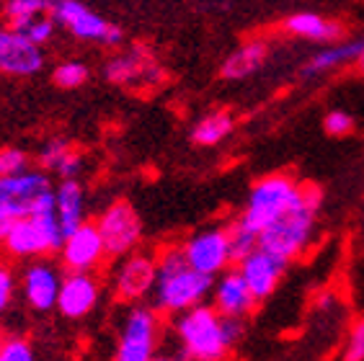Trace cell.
<instances>
[{"mask_svg": "<svg viewBox=\"0 0 364 361\" xmlns=\"http://www.w3.org/2000/svg\"><path fill=\"white\" fill-rule=\"evenodd\" d=\"M49 6L52 3H44V0H11V3L3 6V16L8 18L11 26H16V23L28 21L34 16L49 14Z\"/></svg>", "mask_w": 364, "mask_h": 361, "instance_id": "obj_28", "label": "cell"}, {"mask_svg": "<svg viewBox=\"0 0 364 361\" xmlns=\"http://www.w3.org/2000/svg\"><path fill=\"white\" fill-rule=\"evenodd\" d=\"M284 31L313 42H333L341 36V26L318 14H292L284 18Z\"/></svg>", "mask_w": 364, "mask_h": 361, "instance_id": "obj_22", "label": "cell"}, {"mask_svg": "<svg viewBox=\"0 0 364 361\" xmlns=\"http://www.w3.org/2000/svg\"><path fill=\"white\" fill-rule=\"evenodd\" d=\"M55 215L65 237L85 225V191L77 178L60 180L55 186Z\"/></svg>", "mask_w": 364, "mask_h": 361, "instance_id": "obj_17", "label": "cell"}, {"mask_svg": "<svg viewBox=\"0 0 364 361\" xmlns=\"http://www.w3.org/2000/svg\"><path fill=\"white\" fill-rule=\"evenodd\" d=\"M176 343L191 361H223L243 338V320L223 318L212 305L176 315Z\"/></svg>", "mask_w": 364, "mask_h": 361, "instance_id": "obj_1", "label": "cell"}, {"mask_svg": "<svg viewBox=\"0 0 364 361\" xmlns=\"http://www.w3.org/2000/svg\"><path fill=\"white\" fill-rule=\"evenodd\" d=\"M49 16H52V21L57 26H65L75 39H83V42H98L104 47H119L124 42L122 26L112 23L109 18H104V16L91 11L83 3H75V0H57V3H52Z\"/></svg>", "mask_w": 364, "mask_h": 361, "instance_id": "obj_6", "label": "cell"}, {"mask_svg": "<svg viewBox=\"0 0 364 361\" xmlns=\"http://www.w3.org/2000/svg\"><path fill=\"white\" fill-rule=\"evenodd\" d=\"M232 126H235V119H232L230 112H212L194 124L191 139H194L196 145L212 147L218 145V142H223L232 132Z\"/></svg>", "mask_w": 364, "mask_h": 361, "instance_id": "obj_23", "label": "cell"}, {"mask_svg": "<svg viewBox=\"0 0 364 361\" xmlns=\"http://www.w3.org/2000/svg\"><path fill=\"white\" fill-rule=\"evenodd\" d=\"M153 361H189V359L183 356L181 348H176V351H158Z\"/></svg>", "mask_w": 364, "mask_h": 361, "instance_id": "obj_34", "label": "cell"}, {"mask_svg": "<svg viewBox=\"0 0 364 361\" xmlns=\"http://www.w3.org/2000/svg\"><path fill=\"white\" fill-rule=\"evenodd\" d=\"M284 269H287V266L282 264V261H277L274 256H269V253H264L261 248L253 250L251 256L238 264L240 276H243L245 286L251 289L256 302L272 297L277 284H279L282 274H284Z\"/></svg>", "mask_w": 364, "mask_h": 361, "instance_id": "obj_16", "label": "cell"}, {"mask_svg": "<svg viewBox=\"0 0 364 361\" xmlns=\"http://www.w3.org/2000/svg\"><path fill=\"white\" fill-rule=\"evenodd\" d=\"M359 65H362V70H364V55H362V57H359Z\"/></svg>", "mask_w": 364, "mask_h": 361, "instance_id": "obj_36", "label": "cell"}, {"mask_svg": "<svg viewBox=\"0 0 364 361\" xmlns=\"http://www.w3.org/2000/svg\"><path fill=\"white\" fill-rule=\"evenodd\" d=\"M323 129H326L331 137H346V134H351V129H354V117L341 112V109L328 112L326 119H323Z\"/></svg>", "mask_w": 364, "mask_h": 361, "instance_id": "obj_31", "label": "cell"}, {"mask_svg": "<svg viewBox=\"0 0 364 361\" xmlns=\"http://www.w3.org/2000/svg\"><path fill=\"white\" fill-rule=\"evenodd\" d=\"M98 235L104 243L106 256H132L137 243L142 237V222L140 215L134 212V207L129 202H114L98 215L96 220Z\"/></svg>", "mask_w": 364, "mask_h": 361, "instance_id": "obj_8", "label": "cell"}, {"mask_svg": "<svg viewBox=\"0 0 364 361\" xmlns=\"http://www.w3.org/2000/svg\"><path fill=\"white\" fill-rule=\"evenodd\" d=\"M60 286H63V274L47 258L31 261L21 274V294L26 299V305L36 313L57 310Z\"/></svg>", "mask_w": 364, "mask_h": 361, "instance_id": "obj_11", "label": "cell"}, {"mask_svg": "<svg viewBox=\"0 0 364 361\" xmlns=\"http://www.w3.org/2000/svg\"><path fill=\"white\" fill-rule=\"evenodd\" d=\"M0 361H36V354L23 335H6L0 340Z\"/></svg>", "mask_w": 364, "mask_h": 361, "instance_id": "obj_30", "label": "cell"}, {"mask_svg": "<svg viewBox=\"0 0 364 361\" xmlns=\"http://www.w3.org/2000/svg\"><path fill=\"white\" fill-rule=\"evenodd\" d=\"M8 227H11V220H6V217L0 215V243L6 240V235H8Z\"/></svg>", "mask_w": 364, "mask_h": 361, "instance_id": "obj_35", "label": "cell"}, {"mask_svg": "<svg viewBox=\"0 0 364 361\" xmlns=\"http://www.w3.org/2000/svg\"><path fill=\"white\" fill-rule=\"evenodd\" d=\"M323 191L316 183H300V207L282 217L259 235V248L277 261L287 266L289 261L300 256L308 248L313 230H316V217L321 212Z\"/></svg>", "mask_w": 364, "mask_h": 361, "instance_id": "obj_3", "label": "cell"}, {"mask_svg": "<svg viewBox=\"0 0 364 361\" xmlns=\"http://www.w3.org/2000/svg\"><path fill=\"white\" fill-rule=\"evenodd\" d=\"M228 243H230L232 264H240V261H245V258L251 256L253 250H259V235L251 232L240 220H235L228 227Z\"/></svg>", "mask_w": 364, "mask_h": 361, "instance_id": "obj_26", "label": "cell"}, {"mask_svg": "<svg viewBox=\"0 0 364 361\" xmlns=\"http://www.w3.org/2000/svg\"><path fill=\"white\" fill-rule=\"evenodd\" d=\"M215 279L189 269L181 248H168L158 256V279L153 289V310L158 313L181 315L186 310L204 305L212 294Z\"/></svg>", "mask_w": 364, "mask_h": 361, "instance_id": "obj_2", "label": "cell"}, {"mask_svg": "<svg viewBox=\"0 0 364 361\" xmlns=\"http://www.w3.org/2000/svg\"><path fill=\"white\" fill-rule=\"evenodd\" d=\"M16 297V276L6 264H0V318L8 313Z\"/></svg>", "mask_w": 364, "mask_h": 361, "instance_id": "obj_32", "label": "cell"}, {"mask_svg": "<svg viewBox=\"0 0 364 361\" xmlns=\"http://www.w3.org/2000/svg\"><path fill=\"white\" fill-rule=\"evenodd\" d=\"M343 361H364V320H359L357 325L351 328L349 343L343 351Z\"/></svg>", "mask_w": 364, "mask_h": 361, "instance_id": "obj_33", "label": "cell"}, {"mask_svg": "<svg viewBox=\"0 0 364 361\" xmlns=\"http://www.w3.org/2000/svg\"><path fill=\"white\" fill-rule=\"evenodd\" d=\"M52 178L39 168H31L21 176H11V178H0V215L18 222L31 217L36 204L42 202L44 196L52 194Z\"/></svg>", "mask_w": 364, "mask_h": 361, "instance_id": "obj_7", "label": "cell"}, {"mask_svg": "<svg viewBox=\"0 0 364 361\" xmlns=\"http://www.w3.org/2000/svg\"><path fill=\"white\" fill-rule=\"evenodd\" d=\"M16 34H21L23 39L34 44V47L42 49L44 44H49L55 39V31H57V23L52 21V16L49 14H42V16H34V18H28V21H21L11 26Z\"/></svg>", "mask_w": 364, "mask_h": 361, "instance_id": "obj_25", "label": "cell"}, {"mask_svg": "<svg viewBox=\"0 0 364 361\" xmlns=\"http://www.w3.org/2000/svg\"><path fill=\"white\" fill-rule=\"evenodd\" d=\"M31 171V158L21 147H3L0 150V178H11V176H21Z\"/></svg>", "mask_w": 364, "mask_h": 361, "instance_id": "obj_29", "label": "cell"}, {"mask_svg": "<svg viewBox=\"0 0 364 361\" xmlns=\"http://www.w3.org/2000/svg\"><path fill=\"white\" fill-rule=\"evenodd\" d=\"M80 168H83V155L68 139L52 137L39 150V171H44L47 176L57 173L60 180H70L80 173Z\"/></svg>", "mask_w": 364, "mask_h": 361, "instance_id": "obj_19", "label": "cell"}, {"mask_svg": "<svg viewBox=\"0 0 364 361\" xmlns=\"http://www.w3.org/2000/svg\"><path fill=\"white\" fill-rule=\"evenodd\" d=\"M44 68V49L16 34L11 26H0V72L14 77H28Z\"/></svg>", "mask_w": 364, "mask_h": 361, "instance_id": "obj_13", "label": "cell"}, {"mask_svg": "<svg viewBox=\"0 0 364 361\" xmlns=\"http://www.w3.org/2000/svg\"><path fill=\"white\" fill-rule=\"evenodd\" d=\"M88 65L80 63V60H68V63L57 65L55 72H52V80H55V85H60V88L65 90H73V88H80V85L88 80Z\"/></svg>", "mask_w": 364, "mask_h": 361, "instance_id": "obj_27", "label": "cell"}, {"mask_svg": "<svg viewBox=\"0 0 364 361\" xmlns=\"http://www.w3.org/2000/svg\"><path fill=\"white\" fill-rule=\"evenodd\" d=\"M212 307L218 310L223 318L232 320H243L256 310V299H253L251 289L245 286L243 276H240L238 269H228L225 274H220L215 279V286H212Z\"/></svg>", "mask_w": 364, "mask_h": 361, "instance_id": "obj_14", "label": "cell"}, {"mask_svg": "<svg viewBox=\"0 0 364 361\" xmlns=\"http://www.w3.org/2000/svg\"><path fill=\"white\" fill-rule=\"evenodd\" d=\"M161 346V313L134 305L124 318L114 361H153Z\"/></svg>", "mask_w": 364, "mask_h": 361, "instance_id": "obj_5", "label": "cell"}, {"mask_svg": "<svg viewBox=\"0 0 364 361\" xmlns=\"http://www.w3.org/2000/svg\"><path fill=\"white\" fill-rule=\"evenodd\" d=\"M150 70L147 65V57L142 55L140 49H134V52H127V55H117L114 60H109L106 65V80H112V83L122 85V83H132L137 77H145Z\"/></svg>", "mask_w": 364, "mask_h": 361, "instance_id": "obj_24", "label": "cell"}, {"mask_svg": "<svg viewBox=\"0 0 364 361\" xmlns=\"http://www.w3.org/2000/svg\"><path fill=\"white\" fill-rule=\"evenodd\" d=\"M300 207V183L287 173H272L267 178L256 180V186L248 194L245 212L240 215V222L245 227L261 235L282 217Z\"/></svg>", "mask_w": 364, "mask_h": 361, "instance_id": "obj_4", "label": "cell"}, {"mask_svg": "<svg viewBox=\"0 0 364 361\" xmlns=\"http://www.w3.org/2000/svg\"><path fill=\"white\" fill-rule=\"evenodd\" d=\"M60 256H63V266L68 269V274H93V269L106 256L96 222H85L73 235L65 237Z\"/></svg>", "mask_w": 364, "mask_h": 361, "instance_id": "obj_12", "label": "cell"}, {"mask_svg": "<svg viewBox=\"0 0 364 361\" xmlns=\"http://www.w3.org/2000/svg\"><path fill=\"white\" fill-rule=\"evenodd\" d=\"M364 55V39H354V42L346 44H336L331 49H321L316 55L310 57L308 65H305V75H326L331 70L341 68V65L349 63H359V57Z\"/></svg>", "mask_w": 364, "mask_h": 361, "instance_id": "obj_21", "label": "cell"}, {"mask_svg": "<svg viewBox=\"0 0 364 361\" xmlns=\"http://www.w3.org/2000/svg\"><path fill=\"white\" fill-rule=\"evenodd\" d=\"M269 57V44L261 42V39H253V42H245L243 47H238L228 60L223 63V77L225 80H243V77L253 75L261 65L267 63Z\"/></svg>", "mask_w": 364, "mask_h": 361, "instance_id": "obj_20", "label": "cell"}, {"mask_svg": "<svg viewBox=\"0 0 364 361\" xmlns=\"http://www.w3.org/2000/svg\"><path fill=\"white\" fill-rule=\"evenodd\" d=\"M158 279V258L150 253H132L114 274V294L122 302H142L153 294Z\"/></svg>", "mask_w": 364, "mask_h": 361, "instance_id": "obj_10", "label": "cell"}, {"mask_svg": "<svg viewBox=\"0 0 364 361\" xmlns=\"http://www.w3.org/2000/svg\"><path fill=\"white\" fill-rule=\"evenodd\" d=\"M101 297V284L93 274H65L60 297H57V310L68 320H80L93 313Z\"/></svg>", "mask_w": 364, "mask_h": 361, "instance_id": "obj_15", "label": "cell"}, {"mask_svg": "<svg viewBox=\"0 0 364 361\" xmlns=\"http://www.w3.org/2000/svg\"><path fill=\"white\" fill-rule=\"evenodd\" d=\"M3 248L8 250V256L14 258H39L52 253V245L44 237L42 227L26 217V220H18V222H11L8 227V235L3 240Z\"/></svg>", "mask_w": 364, "mask_h": 361, "instance_id": "obj_18", "label": "cell"}, {"mask_svg": "<svg viewBox=\"0 0 364 361\" xmlns=\"http://www.w3.org/2000/svg\"><path fill=\"white\" fill-rule=\"evenodd\" d=\"M191 271L207 279H218L230 269V243H228V227H204L181 245Z\"/></svg>", "mask_w": 364, "mask_h": 361, "instance_id": "obj_9", "label": "cell"}]
</instances>
